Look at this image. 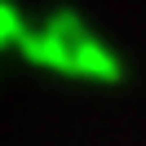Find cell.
<instances>
[{"label":"cell","mask_w":146,"mask_h":146,"mask_svg":"<svg viewBox=\"0 0 146 146\" xmlns=\"http://www.w3.org/2000/svg\"><path fill=\"white\" fill-rule=\"evenodd\" d=\"M27 13L13 5V0H0V49H18L22 36H27Z\"/></svg>","instance_id":"obj_2"},{"label":"cell","mask_w":146,"mask_h":146,"mask_svg":"<svg viewBox=\"0 0 146 146\" xmlns=\"http://www.w3.org/2000/svg\"><path fill=\"white\" fill-rule=\"evenodd\" d=\"M18 53L31 66L58 71L66 80H93V84H119L124 80V58L115 53L106 36L89 27L80 9H49L40 22H31Z\"/></svg>","instance_id":"obj_1"}]
</instances>
